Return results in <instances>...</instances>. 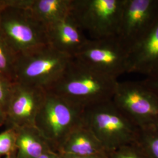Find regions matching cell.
<instances>
[{
	"instance_id": "1",
	"label": "cell",
	"mask_w": 158,
	"mask_h": 158,
	"mask_svg": "<svg viewBox=\"0 0 158 158\" xmlns=\"http://www.w3.org/2000/svg\"><path fill=\"white\" fill-rule=\"evenodd\" d=\"M118 82L73 57L46 90L85 108L112 100Z\"/></svg>"
},
{
	"instance_id": "2",
	"label": "cell",
	"mask_w": 158,
	"mask_h": 158,
	"mask_svg": "<svg viewBox=\"0 0 158 158\" xmlns=\"http://www.w3.org/2000/svg\"><path fill=\"white\" fill-rule=\"evenodd\" d=\"M83 124L95 135L108 153L137 142L140 130L112 100L85 108Z\"/></svg>"
},
{
	"instance_id": "3",
	"label": "cell",
	"mask_w": 158,
	"mask_h": 158,
	"mask_svg": "<svg viewBox=\"0 0 158 158\" xmlns=\"http://www.w3.org/2000/svg\"><path fill=\"white\" fill-rule=\"evenodd\" d=\"M44 104L38 113L35 127L58 152L68 135L83 125L84 108L46 90Z\"/></svg>"
},
{
	"instance_id": "4",
	"label": "cell",
	"mask_w": 158,
	"mask_h": 158,
	"mask_svg": "<svg viewBox=\"0 0 158 158\" xmlns=\"http://www.w3.org/2000/svg\"><path fill=\"white\" fill-rule=\"evenodd\" d=\"M72 58L49 45L17 55L14 82L46 90L59 77Z\"/></svg>"
},
{
	"instance_id": "5",
	"label": "cell",
	"mask_w": 158,
	"mask_h": 158,
	"mask_svg": "<svg viewBox=\"0 0 158 158\" xmlns=\"http://www.w3.org/2000/svg\"><path fill=\"white\" fill-rule=\"evenodd\" d=\"M124 0H72L69 14L91 40L115 36Z\"/></svg>"
},
{
	"instance_id": "6",
	"label": "cell",
	"mask_w": 158,
	"mask_h": 158,
	"mask_svg": "<svg viewBox=\"0 0 158 158\" xmlns=\"http://www.w3.org/2000/svg\"><path fill=\"white\" fill-rule=\"evenodd\" d=\"M0 7V33L17 55L48 45L46 27L29 9Z\"/></svg>"
},
{
	"instance_id": "7",
	"label": "cell",
	"mask_w": 158,
	"mask_h": 158,
	"mask_svg": "<svg viewBox=\"0 0 158 158\" xmlns=\"http://www.w3.org/2000/svg\"><path fill=\"white\" fill-rule=\"evenodd\" d=\"M112 101L139 130L158 126V95L141 81H118Z\"/></svg>"
},
{
	"instance_id": "8",
	"label": "cell",
	"mask_w": 158,
	"mask_h": 158,
	"mask_svg": "<svg viewBox=\"0 0 158 158\" xmlns=\"http://www.w3.org/2000/svg\"><path fill=\"white\" fill-rule=\"evenodd\" d=\"M129 51L117 36L91 40L74 58L97 71L117 79L128 72Z\"/></svg>"
},
{
	"instance_id": "9",
	"label": "cell",
	"mask_w": 158,
	"mask_h": 158,
	"mask_svg": "<svg viewBox=\"0 0 158 158\" xmlns=\"http://www.w3.org/2000/svg\"><path fill=\"white\" fill-rule=\"evenodd\" d=\"M158 18V0H124L117 35L130 51L147 35Z\"/></svg>"
},
{
	"instance_id": "10",
	"label": "cell",
	"mask_w": 158,
	"mask_h": 158,
	"mask_svg": "<svg viewBox=\"0 0 158 158\" xmlns=\"http://www.w3.org/2000/svg\"><path fill=\"white\" fill-rule=\"evenodd\" d=\"M46 92L42 87L14 82L6 113L7 127L35 126Z\"/></svg>"
},
{
	"instance_id": "11",
	"label": "cell",
	"mask_w": 158,
	"mask_h": 158,
	"mask_svg": "<svg viewBox=\"0 0 158 158\" xmlns=\"http://www.w3.org/2000/svg\"><path fill=\"white\" fill-rule=\"evenodd\" d=\"M46 36L48 45L72 57L76 56L89 40L70 14L46 26Z\"/></svg>"
},
{
	"instance_id": "12",
	"label": "cell",
	"mask_w": 158,
	"mask_h": 158,
	"mask_svg": "<svg viewBox=\"0 0 158 158\" xmlns=\"http://www.w3.org/2000/svg\"><path fill=\"white\" fill-rule=\"evenodd\" d=\"M127 73L158 76V18L147 35L129 51Z\"/></svg>"
},
{
	"instance_id": "13",
	"label": "cell",
	"mask_w": 158,
	"mask_h": 158,
	"mask_svg": "<svg viewBox=\"0 0 158 158\" xmlns=\"http://www.w3.org/2000/svg\"><path fill=\"white\" fill-rule=\"evenodd\" d=\"M58 153L87 158H108L109 153L95 135L83 124L66 138Z\"/></svg>"
},
{
	"instance_id": "14",
	"label": "cell",
	"mask_w": 158,
	"mask_h": 158,
	"mask_svg": "<svg viewBox=\"0 0 158 158\" xmlns=\"http://www.w3.org/2000/svg\"><path fill=\"white\" fill-rule=\"evenodd\" d=\"M17 131L15 158H36L53 151L35 126L15 128Z\"/></svg>"
},
{
	"instance_id": "15",
	"label": "cell",
	"mask_w": 158,
	"mask_h": 158,
	"mask_svg": "<svg viewBox=\"0 0 158 158\" xmlns=\"http://www.w3.org/2000/svg\"><path fill=\"white\" fill-rule=\"evenodd\" d=\"M72 0H32L29 10L46 27L67 17Z\"/></svg>"
},
{
	"instance_id": "16",
	"label": "cell",
	"mask_w": 158,
	"mask_h": 158,
	"mask_svg": "<svg viewBox=\"0 0 158 158\" xmlns=\"http://www.w3.org/2000/svg\"><path fill=\"white\" fill-rule=\"evenodd\" d=\"M17 55L0 33V74L14 83V67Z\"/></svg>"
},
{
	"instance_id": "17",
	"label": "cell",
	"mask_w": 158,
	"mask_h": 158,
	"mask_svg": "<svg viewBox=\"0 0 158 158\" xmlns=\"http://www.w3.org/2000/svg\"><path fill=\"white\" fill-rule=\"evenodd\" d=\"M138 144L148 158H158V126L140 130Z\"/></svg>"
},
{
	"instance_id": "18",
	"label": "cell",
	"mask_w": 158,
	"mask_h": 158,
	"mask_svg": "<svg viewBox=\"0 0 158 158\" xmlns=\"http://www.w3.org/2000/svg\"><path fill=\"white\" fill-rule=\"evenodd\" d=\"M17 131L15 128L7 127L0 133V158L15 153Z\"/></svg>"
},
{
	"instance_id": "19",
	"label": "cell",
	"mask_w": 158,
	"mask_h": 158,
	"mask_svg": "<svg viewBox=\"0 0 158 158\" xmlns=\"http://www.w3.org/2000/svg\"><path fill=\"white\" fill-rule=\"evenodd\" d=\"M108 158H148L137 142L125 145L110 153Z\"/></svg>"
},
{
	"instance_id": "20",
	"label": "cell",
	"mask_w": 158,
	"mask_h": 158,
	"mask_svg": "<svg viewBox=\"0 0 158 158\" xmlns=\"http://www.w3.org/2000/svg\"><path fill=\"white\" fill-rule=\"evenodd\" d=\"M13 83L0 74V108L6 113Z\"/></svg>"
},
{
	"instance_id": "21",
	"label": "cell",
	"mask_w": 158,
	"mask_h": 158,
	"mask_svg": "<svg viewBox=\"0 0 158 158\" xmlns=\"http://www.w3.org/2000/svg\"><path fill=\"white\" fill-rule=\"evenodd\" d=\"M141 81L143 85L158 95V76L147 77Z\"/></svg>"
},
{
	"instance_id": "22",
	"label": "cell",
	"mask_w": 158,
	"mask_h": 158,
	"mask_svg": "<svg viewBox=\"0 0 158 158\" xmlns=\"http://www.w3.org/2000/svg\"><path fill=\"white\" fill-rule=\"evenodd\" d=\"M36 158H60V153L54 151H49L44 153Z\"/></svg>"
},
{
	"instance_id": "23",
	"label": "cell",
	"mask_w": 158,
	"mask_h": 158,
	"mask_svg": "<svg viewBox=\"0 0 158 158\" xmlns=\"http://www.w3.org/2000/svg\"><path fill=\"white\" fill-rule=\"evenodd\" d=\"M6 113L0 108V127H2L3 125L6 124Z\"/></svg>"
},
{
	"instance_id": "24",
	"label": "cell",
	"mask_w": 158,
	"mask_h": 158,
	"mask_svg": "<svg viewBox=\"0 0 158 158\" xmlns=\"http://www.w3.org/2000/svg\"><path fill=\"white\" fill-rule=\"evenodd\" d=\"M60 158H87V157H81L75 156L72 155H68V154H63L60 153Z\"/></svg>"
},
{
	"instance_id": "25",
	"label": "cell",
	"mask_w": 158,
	"mask_h": 158,
	"mask_svg": "<svg viewBox=\"0 0 158 158\" xmlns=\"http://www.w3.org/2000/svg\"><path fill=\"white\" fill-rule=\"evenodd\" d=\"M3 158H15V153L12 154L11 155H9V156H6V157Z\"/></svg>"
}]
</instances>
